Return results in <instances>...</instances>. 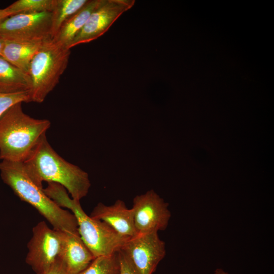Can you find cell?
I'll use <instances>...</instances> for the list:
<instances>
[{
	"mask_svg": "<svg viewBox=\"0 0 274 274\" xmlns=\"http://www.w3.org/2000/svg\"><path fill=\"white\" fill-rule=\"evenodd\" d=\"M29 91L0 93V117L11 107L18 102H30Z\"/></svg>",
	"mask_w": 274,
	"mask_h": 274,
	"instance_id": "cell-19",
	"label": "cell"
},
{
	"mask_svg": "<svg viewBox=\"0 0 274 274\" xmlns=\"http://www.w3.org/2000/svg\"><path fill=\"white\" fill-rule=\"evenodd\" d=\"M135 0H104L90 15L69 48L89 43L102 36L118 18L130 9Z\"/></svg>",
	"mask_w": 274,
	"mask_h": 274,
	"instance_id": "cell-10",
	"label": "cell"
},
{
	"mask_svg": "<svg viewBox=\"0 0 274 274\" xmlns=\"http://www.w3.org/2000/svg\"><path fill=\"white\" fill-rule=\"evenodd\" d=\"M45 274H70L64 268L59 258Z\"/></svg>",
	"mask_w": 274,
	"mask_h": 274,
	"instance_id": "cell-21",
	"label": "cell"
},
{
	"mask_svg": "<svg viewBox=\"0 0 274 274\" xmlns=\"http://www.w3.org/2000/svg\"><path fill=\"white\" fill-rule=\"evenodd\" d=\"M31 179L39 186L43 182L58 183L80 201L85 197L91 186L88 174L77 165L61 157L52 148L44 134L23 162Z\"/></svg>",
	"mask_w": 274,
	"mask_h": 274,
	"instance_id": "cell-1",
	"label": "cell"
},
{
	"mask_svg": "<svg viewBox=\"0 0 274 274\" xmlns=\"http://www.w3.org/2000/svg\"><path fill=\"white\" fill-rule=\"evenodd\" d=\"M121 250L138 274H152L166 255L165 243L158 232L138 234L130 238Z\"/></svg>",
	"mask_w": 274,
	"mask_h": 274,
	"instance_id": "cell-9",
	"label": "cell"
},
{
	"mask_svg": "<svg viewBox=\"0 0 274 274\" xmlns=\"http://www.w3.org/2000/svg\"><path fill=\"white\" fill-rule=\"evenodd\" d=\"M29 75L0 56V93L30 91Z\"/></svg>",
	"mask_w": 274,
	"mask_h": 274,
	"instance_id": "cell-15",
	"label": "cell"
},
{
	"mask_svg": "<svg viewBox=\"0 0 274 274\" xmlns=\"http://www.w3.org/2000/svg\"><path fill=\"white\" fill-rule=\"evenodd\" d=\"M62 246L59 259L70 274H79L95 258L79 233L62 232Z\"/></svg>",
	"mask_w": 274,
	"mask_h": 274,
	"instance_id": "cell-12",
	"label": "cell"
},
{
	"mask_svg": "<svg viewBox=\"0 0 274 274\" xmlns=\"http://www.w3.org/2000/svg\"><path fill=\"white\" fill-rule=\"evenodd\" d=\"M51 12L21 13L0 23V36L5 40L44 41L51 39Z\"/></svg>",
	"mask_w": 274,
	"mask_h": 274,
	"instance_id": "cell-7",
	"label": "cell"
},
{
	"mask_svg": "<svg viewBox=\"0 0 274 274\" xmlns=\"http://www.w3.org/2000/svg\"><path fill=\"white\" fill-rule=\"evenodd\" d=\"M131 209L138 234L164 231L167 227L171 217L168 203L153 190L135 196Z\"/></svg>",
	"mask_w": 274,
	"mask_h": 274,
	"instance_id": "cell-8",
	"label": "cell"
},
{
	"mask_svg": "<svg viewBox=\"0 0 274 274\" xmlns=\"http://www.w3.org/2000/svg\"><path fill=\"white\" fill-rule=\"evenodd\" d=\"M5 40L0 36V56H2L4 47Z\"/></svg>",
	"mask_w": 274,
	"mask_h": 274,
	"instance_id": "cell-23",
	"label": "cell"
},
{
	"mask_svg": "<svg viewBox=\"0 0 274 274\" xmlns=\"http://www.w3.org/2000/svg\"><path fill=\"white\" fill-rule=\"evenodd\" d=\"M120 262V274H138L129 258L121 250L118 252Z\"/></svg>",
	"mask_w": 274,
	"mask_h": 274,
	"instance_id": "cell-20",
	"label": "cell"
},
{
	"mask_svg": "<svg viewBox=\"0 0 274 274\" xmlns=\"http://www.w3.org/2000/svg\"><path fill=\"white\" fill-rule=\"evenodd\" d=\"M70 49L52 39L44 41L30 62L31 101L41 103L59 83L67 68Z\"/></svg>",
	"mask_w": 274,
	"mask_h": 274,
	"instance_id": "cell-5",
	"label": "cell"
},
{
	"mask_svg": "<svg viewBox=\"0 0 274 274\" xmlns=\"http://www.w3.org/2000/svg\"><path fill=\"white\" fill-rule=\"evenodd\" d=\"M44 41L5 40L2 57L28 75L30 62Z\"/></svg>",
	"mask_w": 274,
	"mask_h": 274,
	"instance_id": "cell-14",
	"label": "cell"
},
{
	"mask_svg": "<svg viewBox=\"0 0 274 274\" xmlns=\"http://www.w3.org/2000/svg\"><path fill=\"white\" fill-rule=\"evenodd\" d=\"M47 183L45 193L59 207L71 211L77 219L80 236L94 258L113 255L123 248L130 237L119 234L104 222L87 215L80 201L70 197L62 185Z\"/></svg>",
	"mask_w": 274,
	"mask_h": 274,
	"instance_id": "cell-3",
	"label": "cell"
},
{
	"mask_svg": "<svg viewBox=\"0 0 274 274\" xmlns=\"http://www.w3.org/2000/svg\"><path fill=\"white\" fill-rule=\"evenodd\" d=\"M55 0H18L5 10L9 16L18 14L52 12Z\"/></svg>",
	"mask_w": 274,
	"mask_h": 274,
	"instance_id": "cell-17",
	"label": "cell"
},
{
	"mask_svg": "<svg viewBox=\"0 0 274 274\" xmlns=\"http://www.w3.org/2000/svg\"><path fill=\"white\" fill-rule=\"evenodd\" d=\"M118 252L112 255L96 257L90 264L79 274H120Z\"/></svg>",
	"mask_w": 274,
	"mask_h": 274,
	"instance_id": "cell-18",
	"label": "cell"
},
{
	"mask_svg": "<svg viewBox=\"0 0 274 274\" xmlns=\"http://www.w3.org/2000/svg\"><path fill=\"white\" fill-rule=\"evenodd\" d=\"M89 0H55L51 12V37L53 39L63 24Z\"/></svg>",
	"mask_w": 274,
	"mask_h": 274,
	"instance_id": "cell-16",
	"label": "cell"
},
{
	"mask_svg": "<svg viewBox=\"0 0 274 274\" xmlns=\"http://www.w3.org/2000/svg\"><path fill=\"white\" fill-rule=\"evenodd\" d=\"M8 14L6 12L5 9H0V23L5 19L9 17Z\"/></svg>",
	"mask_w": 274,
	"mask_h": 274,
	"instance_id": "cell-22",
	"label": "cell"
},
{
	"mask_svg": "<svg viewBox=\"0 0 274 274\" xmlns=\"http://www.w3.org/2000/svg\"><path fill=\"white\" fill-rule=\"evenodd\" d=\"M214 274H229L227 272H226L222 268H217L214 272Z\"/></svg>",
	"mask_w": 274,
	"mask_h": 274,
	"instance_id": "cell-24",
	"label": "cell"
},
{
	"mask_svg": "<svg viewBox=\"0 0 274 274\" xmlns=\"http://www.w3.org/2000/svg\"><path fill=\"white\" fill-rule=\"evenodd\" d=\"M22 102L9 108L0 117V159L23 162L51 125L47 119L26 114Z\"/></svg>",
	"mask_w": 274,
	"mask_h": 274,
	"instance_id": "cell-4",
	"label": "cell"
},
{
	"mask_svg": "<svg viewBox=\"0 0 274 274\" xmlns=\"http://www.w3.org/2000/svg\"><path fill=\"white\" fill-rule=\"evenodd\" d=\"M62 241V231L50 228L45 221L39 222L27 244L26 262L37 274H45L59 259Z\"/></svg>",
	"mask_w": 274,
	"mask_h": 274,
	"instance_id": "cell-6",
	"label": "cell"
},
{
	"mask_svg": "<svg viewBox=\"0 0 274 274\" xmlns=\"http://www.w3.org/2000/svg\"><path fill=\"white\" fill-rule=\"evenodd\" d=\"M104 1L89 0L86 5L63 24L56 36L52 39L60 45L70 49V44L81 30L90 15Z\"/></svg>",
	"mask_w": 274,
	"mask_h": 274,
	"instance_id": "cell-13",
	"label": "cell"
},
{
	"mask_svg": "<svg viewBox=\"0 0 274 274\" xmlns=\"http://www.w3.org/2000/svg\"><path fill=\"white\" fill-rule=\"evenodd\" d=\"M0 172L4 182L21 200L35 208L53 229L79 233L74 215L63 209L46 194L43 187L37 185L29 177L23 162L2 160Z\"/></svg>",
	"mask_w": 274,
	"mask_h": 274,
	"instance_id": "cell-2",
	"label": "cell"
},
{
	"mask_svg": "<svg viewBox=\"0 0 274 274\" xmlns=\"http://www.w3.org/2000/svg\"><path fill=\"white\" fill-rule=\"evenodd\" d=\"M89 216L93 219L104 222L119 234L132 237L136 231L132 209H128L125 202L117 200L110 206L99 202L94 208Z\"/></svg>",
	"mask_w": 274,
	"mask_h": 274,
	"instance_id": "cell-11",
	"label": "cell"
}]
</instances>
